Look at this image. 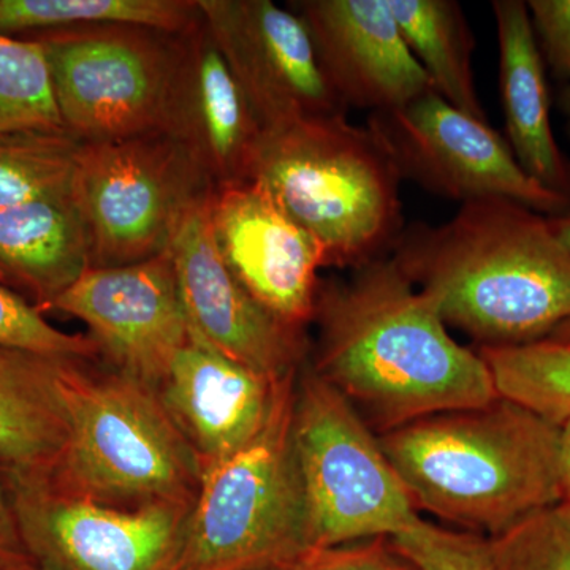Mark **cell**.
<instances>
[{"instance_id": "1", "label": "cell", "mask_w": 570, "mask_h": 570, "mask_svg": "<svg viewBox=\"0 0 570 570\" xmlns=\"http://www.w3.org/2000/svg\"><path fill=\"white\" fill-rule=\"evenodd\" d=\"M309 365L381 436L441 412L499 397L478 351L461 346L436 305L392 257L322 281Z\"/></svg>"}, {"instance_id": "2", "label": "cell", "mask_w": 570, "mask_h": 570, "mask_svg": "<svg viewBox=\"0 0 570 570\" xmlns=\"http://www.w3.org/2000/svg\"><path fill=\"white\" fill-rule=\"evenodd\" d=\"M390 257L479 347L547 340L570 321V253L547 216L508 198L404 228Z\"/></svg>"}, {"instance_id": "3", "label": "cell", "mask_w": 570, "mask_h": 570, "mask_svg": "<svg viewBox=\"0 0 570 570\" xmlns=\"http://www.w3.org/2000/svg\"><path fill=\"white\" fill-rule=\"evenodd\" d=\"M415 509L493 538L564 501L562 428L497 397L379 436Z\"/></svg>"}, {"instance_id": "4", "label": "cell", "mask_w": 570, "mask_h": 570, "mask_svg": "<svg viewBox=\"0 0 570 570\" xmlns=\"http://www.w3.org/2000/svg\"><path fill=\"white\" fill-rule=\"evenodd\" d=\"M249 179L313 236L325 268L355 272L389 257L406 228L395 164L347 116L262 134Z\"/></svg>"}, {"instance_id": "5", "label": "cell", "mask_w": 570, "mask_h": 570, "mask_svg": "<svg viewBox=\"0 0 570 570\" xmlns=\"http://www.w3.org/2000/svg\"><path fill=\"white\" fill-rule=\"evenodd\" d=\"M69 439L52 489L97 504H194L202 468L159 393L100 362L62 358Z\"/></svg>"}, {"instance_id": "6", "label": "cell", "mask_w": 570, "mask_h": 570, "mask_svg": "<svg viewBox=\"0 0 570 570\" xmlns=\"http://www.w3.org/2000/svg\"><path fill=\"white\" fill-rule=\"evenodd\" d=\"M298 373L277 382L257 438L205 469L170 570H283L311 550L294 448Z\"/></svg>"}, {"instance_id": "7", "label": "cell", "mask_w": 570, "mask_h": 570, "mask_svg": "<svg viewBox=\"0 0 570 570\" xmlns=\"http://www.w3.org/2000/svg\"><path fill=\"white\" fill-rule=\"evenodd\" d=\"M294 448L311 550L393 538L420 519L377 434L309 358L296 377Z\"/></svg>"}, {"instance_id": "8", "label": "cell", "mask_w": 570, "mask_h": 570, "mask_svg": "<svg viewBox=\"0 0 570 570\" xmlns=\"http://www.w3.org/2000/svg\"><path fill=\"white\" fill-rule=\"evenodd\" d=\"M216 190L181 141L164 132L82 142L73 195L89 239V268L167 253L195 206Z\"/></svg>"}, {"instance_id": "9", "label": "cell", "mask_w": 570, "mask_h": 570, "mask_svg": "<svg viewBox=\"0 0 570 570\" xmlns=\"http://www.w3.org/2000/svg\"><path fill=\"white\" fill-rule=\"evenodd\" d=\"M28 40L43 47L63 129L78 140L165 132L181 33L104 24Z\"/></svg>"}, {"instance_id": "10", "label": "cell", "mask_w": 570, "mask_h": 570, "mask_svg": "<svg viewBox=\"0 0 570 570\" xmlns=\"http://www.w3.org/2000/svg\"><path fill=\"white\" fill-rule=\"evenodd\" d=\"M371 130L395 164L401 179L460 205L508 198L543 216L570 209L517 163L508 140L430 89L395 110L373 112Z\"/></svg>"}, {"instance_id": "11", "label": "cell", "mask_w": 570, "mask_h": 570, "mask_svg": "<svg viewBox=\"0 0 570 570\" xmlns=\"http://www.w3.org/2000/svg\"><path fill=\"white\" fill-rule=\"evenodd\" d=\"M6 482L24 549L43 570H170L194 505L119 509Z\"/></svg>"}, {"instance_id": "12", "label": "cell", "mask_w": 570, "mask_h": 570, "mask_svg": "<svg viewBox=\"0 0 570 570\" xmlns=\"http://www.w3.org/2000/svg\"><path fill=\"white\" fill-rule=\"evenodd\" d=\"M47 313L81 321L102 365L156 392L190 341L170 249L138 264L86 269Z\"/></svg>"}, {"instance_id": "13", "label": "cell", "mask_w": 570, "mask_h": 570, "mask_svg": "<svg viewBox=\"0 0 570 570\" xmlns=\"http://www.w3.org/2000/svg\"><path fill=\"white\" fill-rule=\"evenodd\" d=\"M198 7L264 132L347 115L291 7L272 0H198Z\"/></svg>"}, {"instance_id": "14", "label": "cell", "mask_w": 570, "mask_h": 570, "mask_svg": "<svg viewBox=\"0 0 570 570\" xmlns=\"http://www.w3.org/2000/svg\"><path fill=\"white\" fill-rule=\"evenodd\" d=\"M213 194L187 214L170 247L190 337L281 381L309 358L307 330L268 313L224 264L212 230Z\"/></svg>"}, {"instance_id": "15", "label": "cell", "mask_w": 570, "mask_h": 570, "mask_svg": "<svg viewBox=\"0 0 570 570\" xmlns=\"http://www.w3.org/2000/svg\"><path fill=\"white\" fill-rule=\"evenodd\" d=\"M212 230L224 264L255 302L295 328L313 324L324 254L265 187L249 179L214 190Z\"/></svg>"}, {"instance_id": "16", "label": "cell", "mask_w": 570, "mask_h": 570, "mask_svg": "<svg viewBox=\"0 0 570 570\" xmlns=\"http://www.w3.org/2000/svg\"><path fill=\"white\" fill-rule=\"evenodd\" d=\"M288 7L305 22L346 111L395 110L433 89L385 0H295Z\"/></svg>"}, {"instance_id": "17", "label": "cell", "mask_w": 570, "mask_h": 570, "mask_svg": "<svg viewBox=\"0 0 570 570\" xmlns=\"http://www.w3.org/2000/svg\"><path fill=\"white\" fill-rule=\"evenodd\" d=\"M164 134L193 153L216 189L249 181L264 130L204 18L181 32Z\"/></svg>"}, {"instance_id": "18", "label": "cell", "mask_w": 570, "mask_h": 570, "mask_svg": "<svg viewBox=\"0 0 570 570\" xmlns=\"http://www.w3.org/2000/svg\"><path fill=\"white\" fill-rule=\"evenodd\" d=\"M277 382L190 337L157 393L204 474L257 438Z\"/></svg>"}, {"instance_id": "19", "label": "cell", "mask_w": 570, "mask_h": 570, "mask_svg": "<svg viewBox=\"0 0 570 570\" xmlns=\"http://www.w3.org/2000/svg\"><path fill=\"white\" fill-rule=\"evenodd\" d=\"M499 45V89L505 140L517 163L540 186L570 202V159L551 127L547 66L523 0L491 3Z\"/></svg>"}, {"instance_id": "20", "label": "cell", "mask_w": 570, "mask_h": 570, "mask_svg": "<svg viewBox=\"0 0 570 570\" xmlns=\"http://www.w3.org/2000/svg\"><path fill=\"white\" fill-rule=\"evenodd\" d=\"M62 358L0 347V466L9 482L48 485L58 471L69 439Z\"/></svg>"}, {"instance_id": "21", "label": "cell", "mask_w": 570, "mask_h": 570, "mask_svg": "<svg viewBox=\"0 0 570 570\" xmlns=\"http://www.w3.org/2000/svg\"><path fill=\"white\" fill-rule=\"evenodd\" d=\"M91 266L73 193L0 209V285L39 313Z\"/></svg>"}, {"instance_id": "22", "label": "cell", "mask_w": 570, "mask_h": 570, "mask_svg": "<svg viewBox=\"0 0 570 570\" xmlns=\"http://www.w3.org/2000/svg\"><path fill=\"white\" fill-rule=\"evenodd\" d=\"M385 2L434 91L459 110L489 121L475 88L474 36L460 3L455 0Z\"/></svg>"}, {"instance_id": "23", "label": "cell", "mask_w": 570, "mask_h": 570, "mask_svg": "<svg viewBox=\"0 0 570 570\" xmlns=\"http://www.w3.org/2000/svg\"><path fill=\"white\" fill-rule=\"evenodd\" d=\"M200 20L198 0H0V36L21 40L104 24L181 33Z\"/></svg>"}, {"instance_id": "24", "label": "cell", "mask_w": 570, "mask_h": 570, "mask_svg": "<svg viewBox=\"0 0 570 570\" xmlns=\"http://www.w3.org/2000/svg\"><path fill=\"white\" fill-rule=\"evenodd\" d=\"M498 395L557 426L570 422V343L542 340L523 346L478 347Z\"/></svg>"}, {"instance_id": "25", "label": "cell", "mask_w": 570, "mask_h": 570, "mask_svg": "<svg viewBox=\"0 0 570 570\" xmlns=\"http://www.w3.org/2000/svg\"><path fill=\"white\" fill-rule=\"evenodd\" d=\"M81 148L63 129L0 135V209L73 193Z\"/></svg>"}, {"instance_id": "26", "label": "cell", "mask_w": 570, "mask_h": 570, "mask_svg": "<svg viewBox=\"0 0 570 570\" xmlns=\"http://www.w3.org/2000/svg\"><path fill=\"white\" fill-rule=\"evenodd\" d=\"M28 129H63L47 56L39 41L0 36V135Z\"/></svg>"}, {"instance_id": "27", "label": "cell", "mask_w": 570, "mask_h": 570, "mask_svg": "<svg viewBox=\"0 0 570 570\" xmlns=\"http://www.w3.org/2000/svg\"><path fill=\"white\" fill-rule=\"evenodd\" d=\"M491 570H570V504L558 502L489 538Z\"/></svg>"}, {"instance_id": "28", "label": "cell", "mask_w": 570, "mask_h": 570, "mask_svg": "<svg viewBox=\"0 0 570 570\" xmlns=\"http://www.w3.org/2000/svg\"><path fill=\"white\" fill-rule=\"evenodd\" d=\"M0 347L100 362L99 347L89 335H71L56 328L36 307L3 285H0Z\"/></svg>"}, {"instance_id": "29", "label": "cell", "mask_w": 570, "mask_h": 570, "mask_svg": "<svg viewBox=\"0 0 570 570\" xmlns=\"http://www.w3.org/2000/svg\"><path fill=\"white\" fill-rule=\"evenodd\" d=\"M392 540L420 570H491L489 538L475 532L449 530L419 519Z\"/></svg>"}, {"instance_id": "30", "label": "cell", "mask_w": 570, "mask_h": 570, "mask_svg": "<svg viewBox=\"0 0 570 570\" xmlns=\"http://www.w3.org/2000/svg\"><path fill=\"white\" fill-rule=\"evenodd\" d=\"M528 9L547 70L560 85L558 105L570 138V0H530Z\"/></svg>"}, {"instance_id": "31", "label": "cell", "mask_w": 570, "mask_h": 570, "mask_svg": "<svg viewBox=\"0 0 570 570\" xmlns=\"http://www.w3.org/2000/svg\"><path fill=\"white\" fill-rule=\"evenodd\" d=\"M283 570H420L400 553L392 538H374L307 550Z\"/></svg>"}, {"instance_id": "32", "label": "cell", "mask_w": 570, "mask_h": 570, "mask_svg": "<svg viewBox=\"0 0 570 570\" xmlns=\"http://www.w3.org/2000/svg\"><path fill=\"white\" fill-rule=\"evenodd\" d=\"M26 560H31V558L22 543L6 474L0 466V568L18 564Z\"/></svg>"}, {"instance_id": "33", "label": "cell", "mask_w": 570, "mask_h": 570, "mask_svg": "<svg viewBox=\"0 0 570 570\" xmlns=\"http://www.w3.org/2000/svg\"><path fill=\"white\" fill-rule=\"evenodd\" d=\"M547 220L553 234L570 253V209L557 216H547Z\"/></svg>"}, {"instance_id": "34", "label": "cell", "mask_w": 570, "mask_h": 570, "mask_svg": "<svg viewBox=\"0 0 570 570\" xmlns=\"http://www.w3.org/2000/svg\"><path fill=\"white\" fill-rule=\"evenodd\" d=\"M562 479H564V501L570 504V422L562 426Z\"/></svg>"}, {"instance_id": "35", "label": "cell", "mask_w": 570, "mask_h": 570, "mask_svg": "<svg viewBox=\"0 0 570 570\" xmlns=\"http://www.w3.org/2000/svg\"><path fill=\"white\" fill-rule=\"evenodd\" d=\"M549 340L560 341V343H570V321L558 326V328L551 333Z\"/></svg>"}, {"instance_id": "36", "label": "cell", "mask_w": 570, "mask_h": 570, "mask_svg": "<svg viewBox=\"0 0 570 570\" xmlns=\"http://www.w3.org/2000/svg\"><path fill=\"white\" fill-rule=\"evenodd\" d=\"M0 570H43L40 566H37L32 560H26L18 562V564L6 566V568H0Z\"/></svg>"}]
</instances>
